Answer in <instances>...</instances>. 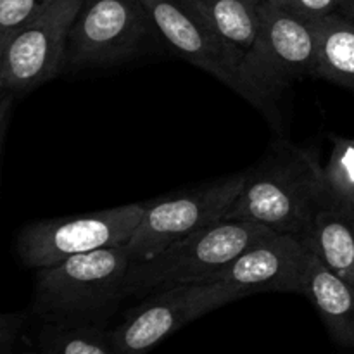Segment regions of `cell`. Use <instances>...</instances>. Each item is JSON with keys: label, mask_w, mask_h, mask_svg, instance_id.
<instances>
[{"label": "cell", "mask_w": 354, "mask_h": 354, "mask_svg": "<svg viewBox=\"0 0 354 354\" xmlns=\"http://www.w3.org/2000/svg\"><path fill=\"white\" fill-rule=\"evenodd\" d=\"M83 0H57L0 47V92L23 97L64 69L69 31Z\"/></svg>", "instance_id": "obj_10"}, {"label": "cell", "mask_w": 354, "mask_h": 354, "mask_svg": "<svg viewBox=\"0 0 354 354\" xmlns=\"http://www.w3.org/2000/svg\"><path fill=\"white\" fill-rule=\"evenodd\" d=\"M306 245L294 235L272 232L249 245L211 280L254 292H296L304 289Z\"/></svg>", "instance_id": "obj_11"}, {"label": "cell", "mask_w": 354, "mask_h": 354, "mask_svg": "<svg viewBox=\"0 0 354 354\" xmlns=\"http://www.w3.org/2000/svg\"><path fill=\"white\" fill-rule=\"evenodd\" d=\"M142 2L158 28L159 37H162L180 57L230 86L268 118L275 116L277 107L270 104L245 76V52L211 30L180 0Z\"/></svg>", "instance_id": "obj_7"}, {"label": "cell", "mask_w": 354, "mask_h": 354, "mask_svg": "<svg viewBox=\"0 0 354 354\" xmlns=\"http://www.w3.org/2000/svg\"><path fill=\"white\" fill-rule=\"evenodd\" d=\"M318 41V76L354 90V19L341 10L311 21Z\"/></svg>", "instance_id": "obj_14"}, {"label": "cell", "mask_w": 354, "mask_h": 354, "mask_svg": "<svg viewBox=\"0 0 354 354\" xmlns=\"http://www.w3.org/2000/svg\"><path fill=\"white\" fill-rule=\"evenodd\" d=\"M303 294L313 303L337 344L354 348V287L306 248Z\"/></svg>", "instance_id": "obj_12"}, {"label": "cell", "mask_w": 354, "mask_h": 354, "mask_svg": "<svg viewBox=\"0 0 354 354\" xmlns=\"http://www.w3.org/2000/svg\"><path fill=\"white\" fill-rule=\"evenodd\" d=\"M324 176L330 203L354 206V138L334 137Z\"/></svg>", "instance_id": "obj_17"}, {"label": "cell", "mask_w": 354, "mask_h": 354, "mask_svg": "<svg viewBox=\"0 0 354 354\" xmlns=\"http://www.w3.org/2000/svg\"><path fill=\"white\" fill-rule=\"evenodd\" d=\"M273 230L252 221L223 220L173 242L128 272V297H147L185 283L206 282Z\"/></svg>", "instance_id": "obj_3"}, {"label": "cell", "mask_w": 354, "mask_h": 354, "mask_svg": "<svg viewBox=\"0 0 354 354\" xmlns=\"http://www.w3.org/2000/svg\"><path fill=\"white\" fill-rule=\"evenodd\" d=\"M265 2L306 21L322 19L328 14L337 12L341 7V0H265Z\"/></svg>", "instance_id": "obj_19"}, {"label": "cell", "mask_w": 354, "mask_h": 354, "mask_svg": "<svg viewBox=\"0 0 354 354\" xmlns=\"http://www.w3.org/2000/svg\"><path fill=\"white\" fill-rule=\"evenodd\" d=\"M245 180L248 171L235 173L147 204L140 225L124 244L133 263L147 261L173 242L223 220Z\"/></svg>", "instance_id": "obj_8"}, {"label": "cell", "mask_w": 354, "mask_h": 354, "mask_svg": "<svg viewBox=\"0 0 354 354\" xmlns=\"http://www.w3.org/2000/svg\"><path fill=\"white\" fill-rule=\"evenodd\" d=\"M194 16L248 54L259 31L261 0H180Z\"/></svg>", "instance_id": "obj_15"}, {"label": "cell", "mask_w": 354, "mask_h": 354, "mask_svg": "<svg viewBox=\"0 0 354 354\" xmlns=\"http://www.w3.org/2000/svg\"><path fill=\"white\" fill-rule=\"evenodd\" d=\"M327 204L330 197L324 166L315 152L279 140L249 169L244 189L225 218L252 221L301 239L315 214Z\"/></svg>", "instance_id": "obj_1"}, {"label": "cell", "mask_w": 354, "mask_h": 354, "mask_svg": "<svg viewBox=\"0 0 354 354\" xmlns=\"http://www.w3.org/2000/svg\"><path fill=\"white\" fill-rule=\"evenodd\" d=\"M23 354H47V353H44V351H40V349H38V351H30V353H23Z\"/></svg>", "instance_id": "obj_22"}, {"label": "cell", "mask_w": 354, "mask_h": 354, "mask_svg": "<svg viewBox=\"0 0 354 354\" xmlns=\"http://www.w3.org/2000/svg\"><path fill=\"white\" fill-rule=\"evenodd\" d=\"M339 10L354 19V0H341V7H339Z\"/></svg>", "instance_id": "obj_21"}, {"label": "cell", "mask_w": 354, "mask_h": 354, "mask_svg": "<svg viewBox=\"0 0 354 354\" xmlns=\"http://www.w3.org/2000/svg\"><path fill=\"white\" fill-rule=\"evenodd\" d=\"M133 259L127 245L76 254L35 275L33 313L41 322H83L106 325L127 299Z\"/></svg>", "instance_id": "obj_2"}, {"label": "cell", "mask_w": 354, "mask_h": 354, "mask_svg": "<svg viewBox=\"0 0 354 354\" xmlns=\"http://www.w3.org/2000/svg\"><path fill=\"white\" fill-rule=\"evenodd\" d=\"M24 320H26V317L23 313L2 315V318H0V353L14 351V346L19 339Z\"/></svg>", "instance_id": "obj_20"}, {"label": "cell", "mask_w": 354, "mask_h": 354, "mask_svg": "<svg viewBox=\"0 0 354 354\" xmlns=\"http://www.w3.org/2000/svg\"><path fill=\"white\" fill-rule=\"evenodd\" d=\"M158 28L142 0H83L66 48V71L107 68L144 52Z\"/></svg>", "instance_id": "obj_4"}, {"label": "cell", "mask_w": 354, "mask_h": 354, "mask_svg": "<svg viewBox=\"0 0 354 354\" xmlns=\"http://www.w3.org/2000/svg\"><path fill=\"white\" fill-rule=\"evenodd\" d=\"M0 354H14V351H10V353H0Z\"/></svg>", "instance_id": "obj_23"}, {"label": "cell", "mask_w": 354, "mask_h": 354, "mask_svg": "<svg viewBox=\"0 0 354 354\" xmlns=\"http://www.w3.org/2000/svg\"><path fill=\"white\" fill-rule=\"evenodd\" d=\"M301 241L354 287V206L330 203L322 207Z\"/></svg>", "instance_id": "obj_13"}, {"label": "cell", "mask_w": 354, "mask_h": 354, "mask_svg": "<svg viewBox=\"0 0 354 354\" xmlns=\"http://www.w3.org/2000/svg\"><path fill=\"white\" fill-rule=\"evenodd\" d=\"M57 0H0V47Z\"/></svg>", "instance_id": "obj_18"}, {"label": "cell", "mask_w": 354, "mask_h": 354, "mask_svg": "<svg viewBox=\"0 0 354 354\" xmlns=\"http://www.w3.org/2000/svg\"><path fill=\"white\" fill-rule=\"evenodd\" d=\"M38 349L47 354H120L106 325L83 322H44Z\"/></svg>", "instance_id": "obj_16"}, {"label": "cell", "mask_w": 354, "mask_h": 354, "mask_svg": "<svg viewBox=\"0 0 354 354\" xmlns=\"http://www.w3.org/2000/svg\"><path fill=\"white\" fill-rule=\"evenodd\" d=\"M245 76L270 104L290 83L318 76V41L311 21L261 0L256 44L245 54Z\"/></svg>", "instance_id": "obj_6"}, {"label": "cell", "mask_w": 354, "mask_h": 354, "mask_svg": "<svg viewBox=\"0 0 354 354\" xmlns=\"http://www.w3.org/2000/svg\"><path fill=\"white\" fill-rule=\"evenodd\" d=\"M147 204L133 203L78 216L38 220L21 228L16 252L28 268H47L76 254L124 245L140 225Z\"/></svg>", "instance_id": "obj_5"}, {"label": "cell", "mask_w": 354, "mask_h": 354, "mask_svg": "<svg viewBox=\"0 0 354 354\" xmlns=\"http://www.w3.org/2000/svg\"><path fill=\"white\" fill-rule=\"evenodd\" d=\"M249 296L245 290L220 280L185 283L145 297L124 320L111 328L120 354H147L190 322Z\"/></svg>", "instance_id": "obj_9"}]
</instances>
